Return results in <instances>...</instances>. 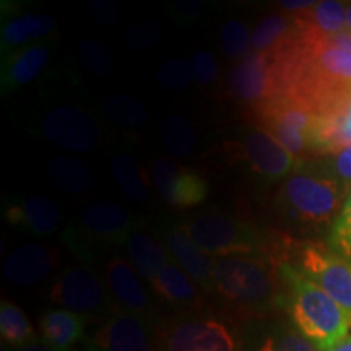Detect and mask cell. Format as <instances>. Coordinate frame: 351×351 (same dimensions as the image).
Returning <instances> with one entry per match:
<instances>
[{"instance_id":"obj_30","label":"cell","mask_w":351,"mask_h":351,"mask_svg":"<svg viewBox=\"0 0 351 351\" xmlns=\"http://www.w3.org/2000/svg\"><path fill=\"white\" fill-rule=\"evenodd\" d=\"M161 142L169 155L186 158L194 152L197 135L191 122L181 116L166 117L160 129Z\"/></svg>"},{"instance_id":"obj_20","label":"cell","mask_w":351,"mask_h":351,"mask_svg":"<svg viewBox=\"0 0 351 351\" xmlns=\"http://www.w3.org/2000/svg\"><path fill=\"white\" fill-rule=\"evenodd\" d=\"M7 221L34 238H46L59 230L62 215L54 200L43 195H32L13 204L5 212Z\"/></svg>"},{"instance_id":"obj_5","label":"cell","mask_w":351,"mask_h":351,"mask_svg":"<svg viewBox=\"0 0 351 351\" xmlns=\"http://www.w3.org/2000/svg\"><path fill=\"white\" fill-rule=\"evenodd\" d=\"M155 351H243V335H238L226 320L189 313L160 328Z\"/></svg>"},{"instance_id":"obj_3","label":"cell","mask_w":351,"mask_h":351,"mask_svg":"<svg viewBox=\"0 0 351 351\" xmlns=\"http://www.w3.org/2000/svg\"><path fill=\"white\" fill-rule=\"evenodd\" d=\"M346 189L324 163L302 161L285 179L275 205L280 217L306 230H324L335 223L346 200Z\"/></svg>"},{"instance_id":"obj_41","label":"cell","mask_w":351,"mask_h":351,"mask_svg":"<svg viewBox=\"0 0 351 351\" xmlns=\"http://www.w3.org/2000/svg\"><path fill=\"white\" fill-rule=\"evenodd\" d=\"M204 10V3L202 2H176L173 7L174 15H178L182 20H194L199 16V13Z\"/></svg>"},{"instance_id":"obj_39","label":"cell","mask_w":351,"mask_h":351,"mask_svg":"<svg viewBox=\"0 0 351 351\" xmlns=\"http://www.w3.org/2000/svg\"><path fill=\"white\" fill-rule=\"evenodd\" d=\"M90 12L101 25H116L119 20V7L109 0H93L90 2Z\"/></svg>"},{"instance_id":"obj_14","label":"cell","mask_w":351,"mask_h":351,"mask_svg":"<svg viewBox=\"0 0 351 351\" xmlns=\"http://www.w3.org/2000/svg\"><path fill=\"white\" fill-rule=\"evenodd\" d=\"M90 351H155L147 319L116 311L96 332Z\"/></svg>"},{"instance_id":"obj_18","label":"cell","mask_w":351,"mask_h":351,"mask_svg":"<svg viewBox=\"0 0 351 351\" xmlns=\"http://www.w3.org/2000/svg\"><path fill=\"white\" fill-rule=\"evenodd\" d=\"M166 247L181 269L205 291H215V258L197 245L184 226H176L166 234Z\"/></svg>"},{"instance_id":"obj_7","label":"cell","mask_w":351,"mask_h":351,"mask_svg":"<svg viewBox=\"0 0 351 351\" xmlns=\"http://www.w3.org/2000/svg\"><path fill=\"white\" fill-rule=\"evenodd\" d=\"M258 127L267 130L296 158L298 163L313 156V135L317 116L289 95H278L261 108L252 109Z\"/></svg>"},{"instance_id":"obj_6","label":"cell","mask_w":351,"mask_h":351,"mask_svg":"<svg viewBox=\"0 0 351 351\" xmlns=\"http://www.w3.org/2000/svg\"><path fill=\"white\" fill-rule=\"evenodd\" d=\"M134 232L135 218L129 210L116 202L101 200L83 210L78 225L65 234V243L78 256L90 258L101 249L127 244Z\"/></svg>"},{"instance_id":"obj_15","label":"cell","mask_w":351,"mask_h":351,"mask_svg":"<svg viewBox=\"0 0 351 351\" xmlns=\"http://www.w3.org/2000/svg\"><path fill=\"white\" fill-rule=\"evenodd\" d=\"M243 351H319L293 322L263 317L249 322L243 333Z\"/></svg>"},{"instance_id":"obj_26","label":"cell","mask_w":351,"mask_h":351,"mask_svg":"<svg viewBox=\"0 0 351 351\" xmlns=\"http://www.w3.org/2000/svg\"><path fill=\"white\" fill-rule=\"evenodd\" d=\"M152 289L169 304L191 306L199 300L197 283L184 271L176 261L169 262L150 282Z\"/></svg>"},{"instance_id":"obj_9","label":"cell","mask_w":351,"mask_h":351,"mask_svg":"<svg viewBox=\"0 0 351 351\" xmlns=\"http://www.w3.org/2000/svg\"><path fill=\"white\" fill-rule=\"evenodd\" d=\"M231 95L252 109L282 95L275 57L270 52H251L239 60L228 77Z\"/></svg>"},{"instance_id":"obj_12","label":"cell","mask_w":351,"mask_h":351,"mask_svg":"<svg viewBox=\"0 0 351 351\" xmlns=\"http://www.w3.org/2000/svg\"><path fill=\"white\" fill-rule=\"evenodd\" d=\"M152 181L158 195L174 208L197 207L208 195V182L204 176L168 158H158L153 163Z\"/></svg>"},{"instance_id":"obj_2","label":"cell","mask_w":351,"mask_h":351,"mask_svg":"<svg viewBox=\"0 0 351 351\" xmlns=\"http://www.w3.org/2000/svg\"><path fill=\"white\" fill-rule=\"evenodd\" d=\"M280 265L267 257L215 258V293L241 319L269 317L280 307Z\"/></svg>"},{"instance_id":"obj_35","label":"cell","mask_w":351,"mask_h":351,"mask_svg":"<svg viewBox=\"0 0 351 351\" xmlns=\"http://www.w3.org/2000/svg\"><path fill=\"white\" fill-rule=\"evenodd\" d=\"M328 247L351 262V191L328 234Z\"/></svg>"},{"instance_id":"obj_22","label":"cell","mask_w":351,"mask_h":351,"mask_svg":"<svg viewBox=\"0 0 351 351\" xmlns=\"http://www.w3.org/2000/svg\"><path fill=\"white\" fill-rule=\"evenodd\" d=\"M56 29V21L49 15L43 13H21V15L7 19L0 29V44L2 52L20 49L28 44L39 43V39L51 36Z\"/></svg>"},{"instance_id":"obj_43","label":"cell","mask_w":351,"mask_h":351,"mask_svg":"<svg viewBox=\"0 0 351 351\" xmlns=\"http://www.w3.org/2000/svg\"><path fill=\"white\" fill-rule=\"evenodd\" d=\"M10 351H60V350H57V348H54V346L47 345L44 340H36V341H33V343L21 346V348L10 350Z\"/></svg>"},{"instance_id":"obj_24","label":"cell","mask_w":351,"mask_h":351,"mask_svg":"<svg viewBox=\"0 0 351 351\" xmlns=\"http://www.w3.org/2000/svg\"><path fill=\"white\" fill-rule=\"evenodd\" d=\"M127 256L134 269L143 276L148 283L174 258L168 247L156 243L152 236L135 231L127 241Z\"/></svg>"},{"instance_id":"obj_10","label":"cell","mask_w":351,"mask_h":351,"mask_svg":"<svg viewBox=\"0 0 351 351\" xmlns=\"http://www.w3.org/2000/svg\"><path fill=\"white\" fill-rule=\"evenodd\" d=\"M236 150L245 166L267 182H278L287 179L298 168V160L274 135L254 127L244 135Z\"/></svg>"},{"instance_id":"obj_28","label":"cell","mask_w":351,"mask_h":351,"mask_svg":"<svg viewBox=\"0 0 351 351\" xmlns=\"http://www.w3.org/2000/svg\"><path fill=\"white\" fill-rule=\"evenodd\" d=\"M109 169L114 181L119 184L121 191L124 192L127 199L137 204H143L150 197V179L145 173L142 166L130 155L114 156L109 163Z\"/></svg>"},{"instance_id":"obj_29","label":"cell","mask_w":351,"mask_h":351,"mask_svg":"<svg viewBox=\"0 0 351 351\" xmlns=\"http://www.w3.org/2000/svg\"><path fill=\"white\" fill-rule=\"evenodd\" d=\"M0 335L3 343H7L12 350L39 340L23 309L7 300H2L0 304Z\"/></svg>"},{"instance_id":"obj_34","label":"cell","mask_w":351,"mask_h":351,"mask_svg":"<svg viewBox=\"0 0 351 351\" xmlns=\"http://www.w3.org/2000/svg\"><path fill=\"white\" fill-rule=\"evenodd\" d=\"M155 78L158 85L169 91H181L194 80L192 67L184 59H169L158 67Z\"/></svg>"},{"instance_id":"obj_25","label":"cell","mask_w":351,"mask_h":351,"mask_svg":"<svg viewBox=\"0 0 351 351\" xmlns=\"http://www.w3.org/2000/svg\"><path fill=\"white\" fill-rule=\"evenodd\" d=\"M300 38V28L291 13L270 15L258 21L252 33L254 52H278Z\"/></svg>"},{"instance_id":"obj_8","label":"cell","mask_w":351,"mask_h":351,"mask_svg":"<svg viewBox=\"0 0 351 351\" xmlns=\"http://www.w3.org/2000/svg\"><path fill=\"white\" fill-rule=\"evenodd\" d=\"M293 263V262H291ZM295 265L322 288L351 320V262L328 245L306 243L296 249Z\"/></svg>"},{"instance_id":"obj_1","label":"cell","mask_w":351,"mask_h":351,"mask_svg":"<svg viewBox=\"0 0 351 351\" xmlns=\"http://www.w3.org/2000/svg\"><path fill=\"white\" fill-rule=\"evenodd\" d=\"M280 307L315 348L332 351L348 337L351 320L345 311L295 263L288 261L280 265Z\"/></svg>"},{"instance_id":"obj_37","label":"cell","mask_w":351,"mask_h":351,"mask_svg":"<svg viewBox=\"0 0 351 351\" xmlns=\"http://www.w3.org/2000/svg\"><path fill=\"white\" fill-rule=\"evenodd\" d=\"M192 75L202 86H208L217 80L219 67L217 59L208 51H197L191 60Z\"/></svg>"},{"instance_id":"obj_11","label":"cell","mask_w":351,"mask_h":351,"mask_svg":"<svg viewBox=\"0 0 351 351\" xmlns=\"http://www.w3.org/2000/svg\"><path fill=\"white\" fill-rule=\"evenodd\" d=\"M43 134L49 142L72 153H86L98 145L101 127L91 112L78 106H59L47 114Z\"/></svg>"},{"instance_id":"obj_40","label":"cell","mask_w":351,"mask_h":351,"mask_svg":"<svg viewBox=\"0 0 351 351\" xmlns=\"http://www.w3.org/2000/svg\"><path fill=\"white\" fill-rule=\"evenodd\" d=\"M330 116L335 117V121L339 122L341 132H343L345 140L348 142V145H351V91L345 98L343 103L340 104V108H337L335 111L330 112Z\"/></svg>"},{"instance_id":"obj_38","label":"cell","mask_w":351,"mask_h":351,"mask_svg":"<svg viewBox=\"0 0 351 351\" xmlns=\"http://www.w3.org/2000/svg\"><path fill=\"white\" fill-rule=\"evenodd\" d=\"M324 166L346 191H351V145L335 155L328 156Z\"/></svg>"},{"instance_id":"obj_42","label":"cell","mask_w":351,"mask_h":351,"mask_svg":"<svg viewBox=\"0 0 351 351\" xmlns=\"http://www.w3.org/2000/svg\"><path fill=\"white\" fill-rule=\"evenodd\" d=\"M278 5L283 12L295 15V13H301L304 10H309V8H313L315 5V2H311V0H283V2H280Z\"/></svg>"},{"instance_id":"obj_27","label":"cell","mask_w":351,"mask_h":351,"mask_svg":"<svg viewBox=\"0 0 351 351\" xmlns=\"http://www.w3.org/2000/svg\"><path fill=\"white\" fill-rule=\"evenodd\" d=\"M47 176L60 191L80 194L93 186L95 174L88 165L72 156H57L47 166Z\"/></svg>"},{"instance_id":"obj_36","label":"cell","mask_w":351,"mask_h":351,"mask_svg":"<svg viewBox=\"0 0 351 351\" xmlns=\"http://www.w3.org/2000/svg\"><path fill=\"white\" fill-rule=\"evenodd\" d=\"M163 36V28L155 20H143L132 23L125 32V44L134 51L150 49Z\"/></svg>"},{"instance_id":"obj_17","label":"cell","mask_w":351,"mask_h":351,"mask_svg":"<svg viewBox=\"0 0 351 351\" xmlns=\"http://www.w3.org/2000/svg\"><path fill=\"white\" fill-rule=\"evenodd\" d=\"M106 280L112 296L119 301L122 309L137 314L143 319H150L155 307L148 296V291L140 280L138 271L124 257H112L106 267Z\"/></svg>"},{"instance_id":"obj_45","label":"cell","mask_w":351,"mask_h":351,"mask_svg":"<svg viewBox=\"0 0 351 351\" xmlns=\"http://www.w3.org/2000/svg\"><path fill=\"white\" fill-rule=\"evenodd\" d=\"M346 29L351 33V3H348V8H346Z\"/></svg>"},{"instance_id":"obj_16","label":"cell","mask_w":351,"mask_h":351,"mask_svg":"<svg viewBox=\"0 0 351 351\" xmlns=\"http://www.w3.org/2000/svg\"><path fill=\"white\" fill-rule=\"evenodd\" d=\"M59 261L60 256L56 249L39 243H28L7 257L3 262V275L13 285L29 287L49 276L59 265Z\"/></svg>"},{"instance_id":"obj_44","label":"cell","mask_w":351,"mask_h":351,"mask_svg":"<svg viewBox=\"0 0 351 351\" xmlns=\"http://www.w3.org/2000/svg\"><path fill=\"white\" fill-rule=\"evenodd\" d=\"M332 351H351V337H346V339L341 341L339 346H335Z\"/></svg>"},{"instance_id":"obj_33","label":"cell","mask_w":351,"mask_h":351,"mask_svg":"<svg viewBox=\"0 0 351 351\" xmlns=\"http://www.w3.org/2000/svg\"><path fill=\"white\" fill-rule=\"evenodd\" d=\"M77 52L82 62L91 73L99 78H106L114 70V59L106 47L93 39H83L78 43Z\"/></svg>"},{"instance_id":"obj_13","label":"cell","mask_w":351,"mask_h":351,"mask_svg":"<svg viewBox=\"0 0 351 351\" xmlns=\"http://www.w3.org/2000/svg\"><path fill=\"white\" fill-rule=\"evenodd\" d=\"M51 300L78 315L91 314L106 302V289L93 271L70 267L59 275L52 287Z\"/></svg>"},{"instance_id":"obj_23","label":"cell","mask_w":351,"mask_h":351,"mask_svg":"<svg viewBox=\"0 0 351 351\" xmlns=\"http://www.w3.org/2000/svg\"><path fill=\"white\" fill-rule=\"evenodd\" d=\"M43 340L60 351H70L83 339L85 324L82 315L67 309H51L39 322Z\"/></svg>"},{"instance_id":"obj_31","label":"cell","mask_w":351,"mask_h":351,"mask_svg":"<svg viewBox=\"0 0 351 351\" xmlns=\"http://www.w3.org/2000/svg\"><path fill=\"white\" fill-rule=\"evenodd\" d=\"M104 111L114 122L125 127H142L148 122V109L129 95H116L104 104Z\"/></svg>"},{"instance_id":"obj_32","label":"cell","mask_w":351,"mask_h":351,"mask_svg":"<svg viewBox=\"0 0 351 351\" xmlns=\"http://www.w3.org/2000/svg\"><path fill=\"white\" fill-rule=\"evenodd\" d=\"M223 52L234 60H243L252 52V34L239 20H230L219 32Z\"/></svg>"},{"instance_id":"obj_21","label":"cell","mask_w":351,"mask_h":351,"mask_svg":"<svg viewBox=\"0 0 351 351\" xmlns=\"http://www.w3.org/2000/svg\"><path fill=\"white\" fill-rule=\"evenodd\" d=\"M302 41L317 43L346 29V3L337 0L315 2L309 10L295 13Z\"/></svg>"},{"instance_id":"obj_4","label":"cell","mask_w":351,"mask_h":351,"mask_svg":"<svg viewBox=\"0 0 351 351\" xmlns=\"http://www.w3.org/2000/svg\"><path fill=\"white\" fill-rule=\"evenodd\" d=\"M191 239L210 257H267L283 263L293 249L291 239L267 234L243 219L219 213H204L184 226Z\"/></svg>"},{"instance_id":"obj_19","label":"cell","mask_w":351,"mask_h":351,"mask_svg":"<svg viewBox=\"0 0 351 351\" xmlns=\"http://www.w3.org/2000/svg\"><path fill=\"white\" fill-rule=\"evenodd\" d=\"M51 60V49L44 43H33L3 56L0 85L2 93H12L36 78Z\"/></svg>"}]
</instances>
